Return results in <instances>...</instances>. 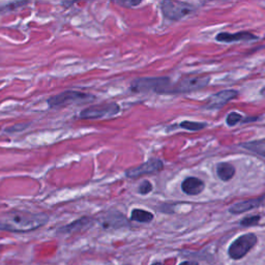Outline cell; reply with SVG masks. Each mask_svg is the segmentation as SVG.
Here are the masks:
<instances>
[{
  "mask_svg": "<svg viewBox=\"0 0 265 265\" xmlns=\"http://www.w3.org/2000/svg\"><path fill=\"white\" fill-rule=\"evenodd\" d=\"M49 217L43 212L12 210L0 215V230L15 233H25L45 226Z\"/></svg>",
  "mask_w": 265,
  "mask_h": 265,
  "instance_id": "6da1fadb",
  "label": "cell"
},
{
  "mask_svg": "<svg viewBox=\"0 0 265 265\" xmlns=\"http://www.w3.org/2000/svg\"><path fill=\"white\" fill-rule=\"evenodd\" d=\"M170 79L167 77H145L134 80L131 84V90L134 93H149L154 91L158 94L169 93Z\"/></svg>",
  "mask_w": 265,
  "mask_h": 265,
  "instance_id": "7a4b0ae2",
  "label": "cell"
},
{
  "mask_svg": "<svg viewBox=\"0 0 265 265\" xmlns=\"http://www.w3.org/2000/svg\"><path fill=\"white\" fill-rule=\"evenodd\" d=\"M95 99L94 96L80 93V91L66 90L59 95H56L48 99L50 108H61L68 105H79L83 103H89Z\"/></svg>",
  "mask_w": 265,
  "mask_h": 265,
  "instance_id": "3957f363",
  "label": "cell"
},
{
  "mask_svg": "<svg viewBox=\"0 0 265 265\" xmlns=\"http://www.w3.org/2000/svg\"><path fill=\"white\" fill-rule=\"evenodd\" d=\"M258 242V237L254 233L243 234L234 240L228 249V254L233 260L243 258Z\"/></svg>",
  "mask_w": 265,
  "mask_h": 265,
  "instance_id": "277c9868",
  "label": "cell"
},
{
  "mask_svg": "<svg viewBox=\"0 0 265 265\" xmlns=\"http://www.w3.org/2000/svg\"><path fill=\"white\" fill-rule=\"evenodd\" d=\"M193 11V6L179 0H164L162 3V12L164 16L173 21L181 20Z\"/></svg>",
  "mask_w": 265,
  "mask_h": 265,
  "instance_id": "5b68a950",
  "label": "cell"
},
{
  "mask_svg": "<svg viewBox=\"0 0 265 265\" xmlns=\"http://www.w3.org/2000/svg\"><path fill=\"white\" fill-rule=\"evenodd\" d=\"M210 77L203 76H192L181 79L179 82L170 89L169 93L174 94H185V93H193V91L200 90L206 87L209 84Z\"/></svg>",
  "mask_w": 265,
  "mask_h": 265,
  "instance_id": "8992f818",
  "label": "cell"
},
{
  "mask_svg": "<svg viewBox=\"0 0 265 265\" xmlns=\"http://www.w3.org/2000/svg\"><path fill=\"white\" fill-rule=\"evenodd\" d=\"M120 108L116 103L103 104L91 106L84 109L80 113V118L82 119H99L104 117H111L118 114Z\"/></svg>",
  "mask_w": 265,
  "mask_h": 265,
  "instance_id": "52a82bcc",
  "label": "cell"
},
{
  "mask_svg": "<svg viewBox=\"0 0 265 265\" xmlns=\"http://www.w3.org/2000/svg\"><path fill=\"white\" fill-rule=\"evenodd\" d=\"M98 222L105 229H119L130 225L127 218L117 210H111L101 213L99 216Z\"/></svg>",
  "mask_w": 265,
  "mask_h": 265,
  "instance_id": "ba28073f",
  "label": "cell"
},
{
  "mask_svg": "<svg viewBox=\"0 0 265 265\" xmlns=\"http://www.w3.org/2000/svg\"><path fill=\"white\" fill-rule=\"evenodd\" d=\"M164 168V164L159 159H150L144 164H142L138 167L132 168L127 171V176L129 178H138L140 176H143L146 174H150V173H155Z\"/></svg>",
  "mask_w": 265,
  "mask_h": 265,
  "instance_id": "9c48e42d",
  "label": "cell"
},
{
  "mask_svg": "<svg viewBox=\"0 0 265 265\" xmlns=\"http://www.w3.org/2000/svg\"><path fill=\"white\" fill-rule=\"evenodd\" d=\"M237 96H238V93L236 90H233V89L222 90L216 95H212L208 99L205 108L208 110H219L225 105H227L230 100L235 99Z\"/></svg>",
  "mask_w": 265,
  "mask_h": 265,
  "instance_id": "30bf717a",
  "label": "cell"
},
{
  "mask_svg": "<svg viewBox=\"0 0 265 265\" xmlns=\"http://www.w3.org/2000/svg\"><path fill=\"white\" fill-rule=\"evenodd\" d=\"M258 36L254 35L248 32H240L236 33H220L216 39L221 43H234V42H250V40L257 39Z\"/></svg>",
  "mask_w": 265,
  "mask_h": 265,
  "instance_id": "8fae6325",
  "label": "cell"
},
{
  "mask_svg": "<svg viewBox=\"0 0 265 265\" xmlns=\"http://www.w3.org/2000/svg\"><path fill=\"white\" fill-rule=\"evenodd\" d=\"M205 189V183L197 177H187L181 183L182 192L189 196H196Z\"/></svg>",
  "mask_w": 265,
  "mask_h": 265,
  "instance_id": "7c38bea8",
  "label": "cell"
},
{
  "mask_svg": "<svg viewBox=\"0 0 265 265\" xmlns=\"http://www.w3.org/2000/svg\"><path fill=\"white\" fill-rule=\"evenodd\" d=\"M263 201H264V196L262 195L259 198L236 202L235 204H233L229 208V211L231 213H234V215H239V213H243L246 211H249V210H252L254 208H257V207L261 206L263 204Z\"/></svg>",
  "mask_w": 265,
  "mask_h": 265,
  "instance_id": "4fadbf2b",
  "label": "cell"
},
{
  "mask_svg": "<svg viewBox=\"0 0 265 265\" xmlns=\"http://www.w3.org/2000/svg\"><path fill=\"white\" fill-rule=\"evenodd\" d=\"M93 225V219L84 217L81 218L73 223H70L69 225H66L65 227H61L58 232L59 233H65V234H72V233H76L79 231H83L84 229H87L88 227H90Z\"/></svg>",
  "mask_w": 265,
  "mask_h": 265,
  "instance_id": "5bb4252c",
  "label": "cell"
},
{
  "mask_svg": "<svg viewBox=\"0 0 265 265\" xmlns=\"http://www.w3.org/2000/svg\"><path fill=\"white\" fill-rule=\"evenodd\" d=\"M217 174L221 180L228 181L235 174V168L230 163H220L217 166Z\"/></svg>",
  "mask_w": 265,
  "mask_h": 265,
  "instance_id": "9a60e30c",
  "label": "cell"
},
{
  "mask_svg": "<svg viewBox=\"0 0 265 265\" xmlns=\"http://www.w3.org/2000/svg\"><path fill=\"white\" fill-rule=\"evenodd\" d=\"M242 148H246L254 154H257L261 156L262 158L265 157V142L264 139L258 140V141H253V142H247V143L240 144Z\"/></svg>",
  "mask_w": 265,
  "mask_h": 265,
  "instance_id": "2e32d148",
  "label": "cell"
},
{
  "mask_svg": "<svg viewBox=\"0 0 265 265\" xmlns=\"http://www.w3.org/2000/svg\"><path fill=\"white\" fill-rule=\"evenodd\" d=\"M131 220L139 223H149L154 220V215L143 209H134L132 211Z\"/></svg>",
  "mask_w": 265,
  "mask_h": 265,
  "instance_id": "e0dca14e",
  "label": "cell"
},
{
  "mask_svg": "<svg viewBox=\"0 0 265 265\" xmlns=\"http://www.w3.org/2000/svg\"><path fill=\"white\" fill-rule=\"evenodd\" d=\"M180 127L182 129L185 130H188V131H200V130H203L205 127H206V124H204V122H195V121H182L180 124Z\"/></svg>",
  "mask_w": 265,
  "mask_h": 265,
  "instance_id": "ac0fdd59",
  "label": "cell"
},
{
  "mask_svg": "<svg viewBox=\"0 0 265 265\" xmlns=\"http://www.w3.org/2000/svg\"><path fill=\"white\" fill-rule=\"evenodd\" d=\"M241 119H242V116L239 113H236V112H231L226 118V122L229 127H234V126H236L238 122H240Z\"/></svg>",
  "mask_w": 265,
  "mask_h": 265,
  "instance_id": "d6986e66",
  "label": "cell"
},
{
  "mask_svg": "<svg viewBox=\"0 0 265 265\" xmlns=\"http://www.w3.org/2000/svg\"><path fill=\"white\" fill-rule=\"evenodd\" d=\"M142 0H112V2H114L120 6L124 7H135L138 6L141 3Z\"/></svg>",
  "mask_w": 265,
  "mask_h": 265,
  "instance_id": "ffe728a7",
  "label": "cell"
},
{
  "mask_svg": "<svg viewBox=\"0 0 265 265\" xmlns=\"http://www.w3.org/2000/svg\"><path fill=\"white\" fill-rule=\"evenodd\" d=\"M260 219H261L260 216H252V217L244 218L241 221L240 225L244 226V227H251V226H254V225H256V224H258Z\"/></svg>",
  "mask_w": 265,
  "mask_h": 265,
  "instance_id": "44dd1931",
  "label": "cell"
},
{
  "mask_svg": "<svg viewBox=\"0 0 265 265\" xmlns=\"http://www.w3.org/2000/svg\"><path fill=\"white\" fill-rule=\"evenodd\" d=\"M151 191H152V185L148 180H144L139 187V193L141 195H146V194L150 193Z\"/></svg>",
  "mask_w": 265,
  "mask_h": 265,
  "instance_id": "7402d4cb",
  "label": "cell"
},
{
  "mask_svg": "<svg viewBox=\"0 0 265 265\" xmlns=\"http://www.w3.org/2000/svg\"><path fill=\"white\" fill-rule=\"evenodd\" d=\"M29 126V124H20V125H16L12 128H9L6 130L7 132H20V131H23L25 130L27 127Z\"/></svg>",
  "mask_w": 265,
  "mask_h": 265,
  "instance_id": "603a6c76",
  "label": "cell"
},
{
  "mask_svg": "<svg viewBox=\"0 0 265 265\" xmlns=\"http://www.w3.org/2000/svg\"><path fill=\"white\" fill-rule=\"evenodd\" d=\"M24 3H26V2H24V1H19V2H14V3H9V4H7V5H3V6H0V11H3V9H6L5 7H9V8H14L15 6H19V5H22V4H24Z\"/></svg>",
  "mask_w": 265,
  "mask_h": 265,
  "instance_id": "cb8c5ba5",
  "label": "cell"
},
{
  "mask_svg": "<svg viewBox=\"0 0 265 265\" xmlns=\"http://www.w3.org/2000/svg\"><path fill=\"white\" fill-rule=\"evenodd\" d=\"M179 265H199V263L197 261H185L180 263Z\"/></svg>",
  "mask_w": 265,
  "mask_h": 265,
  "instance_id": "d4e9b609",
  "label": "cell"
},
{
  "mask_svg": "<svg viewBox=\"0 0 265 265\" xmlns=\"http://www.w3.org/2000/svg\"><path fill=\"white\" fill-rule=\"evenodd\" d=\"M152 265H164V264H163V263H159V262H157V263H154V264H152Z\"/></svg>",
  "mask_w": 265,
  "mask_h": 265,
  "instance_id": "484cf974",
  "label": "cell"
},
{
  "mask_svg": "<svg viewBox=\"0 0 265 265\" xmlns=\"http://www.w3.org/2000/svg\"><path fill=\"white\" fill-rule=\"evenodd\" d=\"M126 265H129V264H126Z\"/></svg>",
  "mask_w": 265,
  "mask_h": 265,
  "instance_id": "4316f807",
  "label": "cell"
}]
</instances>
